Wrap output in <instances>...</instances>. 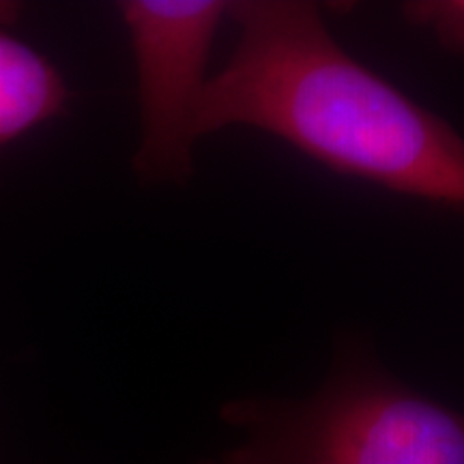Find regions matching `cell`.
Instances as JSON below:
<instances>
[{"label": "cell", "instance_id": "3957f363", "mask_svg": "<svg viewBox=\"0 0 464 464\" xmlns=\"http://www.w3.org/2000/svg\"><path fill=\"white\" fill-rule=\"evenodd\" d=\"M228 7L222 0L119 5L136 63L140 108V140L131 168L144 185H185L194 177L196 114Z\"/></svg>", "mask_w": 464, "mask_h": 464}, {"label": "cell", "instance_id": "7a4b0ae2", "mask_svg": "<svg viewBox=\"0 0 464 464\" xmlns=\"http://www.w3.org/2000/svg\"><path fill=\"white\" fill-rule=\"evenodd\" d=\"M239 445L196 464H464V415L426 398L346 340L304 400L239 398L219 409Z\"/></svg>", "mask_w": 464, "mask_h": 464}, {"label": "cell", "instance_id": "6da1fadb", "mask_svg": "<svg viewBox=\"0 0 464 464\" xmlns=\"http://www.w3.org/2000/svg\"><path fill=\"white\" fill-rule=\"evenodd\" d=\"M237 45L207 80L196 133L252 127L344 177L464 208V138L335 42L321 7L230 3Z\"/></svg>", "mask_w": 464, "mask_h": 464}, {"label": "cell", "instance_id": "5b68a950", "mask_svg": "<svg viewBox=\"0 0 464 464\" xmlns=\"http://www.w3.org/2000/svg\"><path fill=\"white\" fill-rule=\"evenodd\" d=\"M400 14L411 26L430 31L451 54L464 56V0H411Z\"/></svg>", "mask_w": 464, "mask_h": 464}, {"label": "cell", "instance_id": "277c9868", "mask_svg": "<svg viewBox=\"0 0 464 464\" xmlns=\"http://www.w3.org/2000/svg\"><path fill=\"white\" fill-rule=\"evenodd\" d=\"M20 7L0 0V149L65 112L69 86L58 67L14 37Z\"/></svg>", "mask_w": 464, "mask_h": 464}]
</instances>
